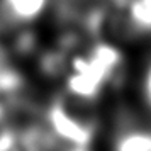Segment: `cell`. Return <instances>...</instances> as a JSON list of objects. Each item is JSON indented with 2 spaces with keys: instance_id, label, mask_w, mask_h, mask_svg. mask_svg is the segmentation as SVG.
Returning <instances> with one entry per match:
<instances>
[{
  "instance_id": "cell-1",
  "label": "cell",
  "mask_w": 151,
  "mask_h": 151,
  "mask_svg": "<svg viewBox=\"0 0 151 151\" xmlns=\"http://www.w3.org/2000/svg\"><path fill=\"white\" fill-rule=\"evenodd\" d=\"M122 63V55L107 42H97L85 53L71 60V71L66 76V90L70 95L93 100L112 82Z\"/></svg>"
},
{
  "instance_id": "cell-2",
  "label": "cell",
  "mask_w": 151,
  "mask_h": 151,
  "mask_svg": "<svg viewBox=\"0 0 151 151\" xmlns=\"http://www.w3.org/2000/svg\"><path fill=\"white\" fill-rule=\"evenodd\" d=\"M44 121L48 124L51 136L68 146L88 148L95 134V124L71 109V105L65 99L56 97L48 104Z\"/></svg>"
},
{
  "instance_id": "cell-3",
  "label": "cell",
  "mask_w": 151,
  "mask_h": 151,
  "mask_svg": "<svg viewBox=\"0 0 151 151\" xmlns=\"http://www.w3.org/2000/svg\"><path fill=\"white\" fill-rule=\"evenodd\" d=\"M53 139L39 126H0V151H49Z\"/></svg>"
},
{
  "instance_id": "cell-4",
  "label": "cell",
  "mask_w": 151,
  "mask_h": 151,
  "mask_svg": "<svg viewBox=\"0 0 151 151\" xmlns=\"http://www.w3.org/2000/svg\"><path fill=\"white\" fill-rule=\"evenodd\" d=\"M51 0H0V31L27 27L39 21Z\"/></svg>"
},
{
  "instance_id": "cell-5",
  "label": "cell",
  "mask_w": 151,
  "mask_h": 151,
  "mask_svg": "<svg viewBox=\"0 0 151 151\" xmlns=\"http://www.w3.org/2000/svg\"><path fill=\"white\" fill-rule=\"evenodd\" d=\"M114 151H151V131L126 127L117 134Z\"/></svg>"
},
{
  "instance_id": "cell-6",
  "label": "cell",
  "mask_w": 151,
  "mask_h": 151,
  "mask_svg": "<svg viewBox=\"0 0 151 151\" xmlns=\"http://www.w3.org/2000/svg\"><path fill=\"white\" fill-rule=\"evenodd\" d=\"M129 21L137 31L151 32V0H129Z\"/></svg>"
},
{
  "instance_id": "cell-7",
  "label": "cell",
  "mask_w": 151,
  "mask_h": 151,
  "mask_svg": "<svg viewBox=\"0 0 151 151\" xmlns=\"http://www.w3.org/2000/svg\"><path fill=\"white\" fill-rule=\"evenodd\" d=\"M143 92H144V97H146V102L150 104L151 107V63L146 73H144V80H143Z\"/></svg>"
}]
</instances>
